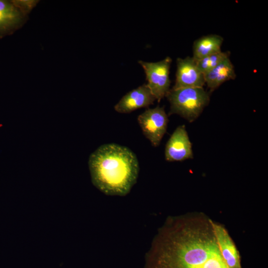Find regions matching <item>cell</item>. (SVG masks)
<instances>
[{
    "label": "cell",
    "instance_id": "cell-11",
    "mask_svg": "<svg viewBox=\"0 0 268 268\" xmlns=\"http://www.w3.org/2000/svg\"><path fill=\"white\" fill-rule=\"evenodd\" d=\"M223 41V38L216 34H210L198 39L193 44L192 57L198 61L221 51Z\"/></svg>",
    "mask_w": 268,
    "mask_h": 268
},
{
    "label": "cell",
    "instance_id": "cell-10",
    "mask_svg": "<svg viewBox=\"0 0 268 268\" xmlns=\"http://www.w3.org/2000/svg\"><path fill=\"white\" fill-rule=\"evenodd\" d=\"M236 77L234 67L229 57L204 74L205 84L210 90H214L224 82Z\"/></svg>",
    "mask_w": 268,
    "mask_h": 268
},
{
    "label": "cell",
    "instance_id": "cell-5",
    "mask_svg": "<svg viewBox=\"0 0 268 268\" xmlns=\"http://www.w3.org/2000/svg\"><path fill=\"white\" fill-rule=\"evenodd\" d=\"M137 121L143 134L152 145L159 146L166 132L168 123L164 107L157 106L147 109L138 116Z\"/></svg>",
    "mask_w": 268,
    "mask_h": 268
},
{
    "label": "cell",
    "instance_id": "cell-14",
    "mask_svg": "<svg viewBox=\"0 0 268 268\" xmlns=\"http://www.w3.org/2000/svg\"></svg>",
    "mask_w": 268,
    "mask_h": 268
},
{
    "label": "cell",
    "instance_id": "cell-2",
    "mask_svg": "<svg viewBox=\"0 0 268 268\" xmlns=\"http://www.w3.org/2000/svg\"><path fill=\"white\" fill-rule=\"evenodd\" d=\"M166 97L170 104L169 115H179L189 122L199 117L210 101L209 93L203 87L171 89Z\"/></svg>",
    "mask_w": 268,
    "mask_h": 268
},
{
    "label": "cell",
    "instance_id": "cell-4",
    "mask_svg": "<svg viewBox=\"0 0 268 268\" xmlns=\"http://www.w3.org/2000/svg\"><path fill=\"white\" fill-rule=\"evenodd\" d=\"M171 63L172 59L169 57L157 62L138 61L144 70L146 84L158 102L166 97L170 89L169 73Z\"/></svg>",
    "mask_w": 268,
    "mask_h": 268
},
{
    "label": "cell",
    "instance_id": "cell-8",
    "mask_svg": "<svg viewBox=\"0 0 268 268\" xmlns=\"http://www.w3.org/2000/svg\"><path fill=\"white\" fill-rule=\"evenodd\" d=\"M155 100L151 90L144 83L123 96L115 105L114 109L120 113H130L141 108H148Z\"/></svg>",
    "mask_w": 268,
    "mask_h": 268
},
{
    "label": "cell",
    "instance_id": "cell-9",
    "mask_svg": "<svg viewBox=\"0 0 268 268\" xmlns=\"http://www.w3.org/2000/svg\"><path fill=\"white\" fill-rule=\"evenodd\" d=\"M215 239L221 255L228 268H238L239 258L237 249L227 231L222 227L212 223Z\"/></svg>",
    "mask_w": 268,
    "mask_h": 268
},
{
    "label": "cell",
    "instance_id": "cell-13",
    "mask_svg": "<svg viewBox=\"0 0 268 268\" xmlns=\"http://www.w3.org/2000/svg\"><path fill=\"white\" fill-rule=\"evenodd\" d=\"M196 268H228L219 248L201 265Z\"/></svg>",
    "mask_w": 268,
    "mask_h": 268
},
{
    "label": "cell",
    "instance_id": "cell-7",
    "mask_svg": "<svg viewBox=\"0 0 268 268\" xmlns=\"http://www.w3.org/2000/svg\"><path fill=\"white\" fill-rule=\"evenodd\" d=\"M193 157L192 143L184 125L178 126L165 146V158L168 161H182Z\"/></svg>",
    "mask_w": 268,
    "mask_h": 268
},
{
    "label": "cell",
    "instance_id": "cell-6",
    "mask_svg": "<svg viewBox=\"0 0 268 268\" xmlns=\"http://www.w3.org/2000/svg\"><path fill=\"white\" fill-rule=\"evenodd\" d=\"M174 85L172 89L188 87H203L204 74L199 68L197 61L193 57L178 58Z\"/></svg>",
    "mask_w": 268,
    "mask_h": 268
},
{
    "label": "cell",
    "instance_id": "cell-3",
    "mask_svg": "<svg viewBox=\"0 0 268 268\" xmlns=\"http://www.w3.org/2000/svg\"><path fill=\"white\" fill-rule=\"evenodd\" d=\"M38 1L0 0V39L12 34L22 27Z\"/></svg>",
    "mask_w": 268,
    "mask_h": 268
},
{
    "label": "cell",
    "instance_id": "cell-12",
    "mask_svg": "<svg viewBox=\"0 0 268 268\" xmlns=\"http://www.w3.org/2000/svg\"><path fill=\"white\" fill-rule=\"evenodd\" d=\"M229 57V52L221 51L197 61V64L199 68L204 74Z\"/></svg>",
    "mask_w": 268,
    "mask_h": 268
},
{
    "label": "cell",
    "instance_id": "cell-1",
    "mask_svg": "<svg viewBox=\"0 0 268 268\" xmlns=\"http://www.w3.org/2000/svg\"><path fill=\"white\" fill-rule=\"evenodd\" d=\"M88 166L93 184L110 196L128 194L136 182L139 169L136 155L116 143L100 146L90 154Z\"/></svg>",
    "mask_w": 268,
    "mask_h": 268
}]
</instances>
